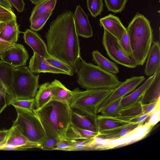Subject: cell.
<instances>
[{
	"label": "cell",
	"mask_w": 160,
	"mask_h": 160,
	"mask_svg": "<svg viewBox=\"0 0 160 160\" xmlns=\"http://www.w3.org/2000/svg\"><path fill=\"white\" fill-rule=\"evenodd\" d=\"M53 11L50 12L42 16L36 20L30 22V29L35 31L41 30L52 15Z\"/></svg>",
	"instance_id": "cell-37"
},
{
	"label": "cell",
	"mask_w": 160,
	"mask_h": 160,
	"mask_svg": "<svg viewBox=\"0 0 160 160\" xmlns=\"http://www.w3.org/2000/svg\"><path fill=\"white\" fill-rule=\"evenodd\" d=\"M17 11L21 12L24 10L25 3L23 0H8Z\"/></svg>",
	"instance_id": "cell-44"
},
{
	"label": "cell",
	"mask_w": 160,
	"mask_h": 160,
	"mask_svg": "<svg viewBox=\"0 0 160 160\" xmlns=\"http://www.w3.org/2000/svg\"><path fill=\"white\" fill-rule=\"evenodd\" d=\"M97 120L98 133L120 128L129 124L112 117L101 115H97Z\"/></svg>",
	"instance_id": "cell-23"
},
{
	"label": "cell",
	"mask_w": 160,
	"mask_h": 160,
	"mask_svg": "<svg viewBox=\"0 0 160 160\" xmlns=\"http://www.w3.org/2000/svg\"><path fill=\"white\" fill-rule=\"evenodd\" d=\"M30 0L32 3L36 5L44 0Z\"/></svg>",
	"instance_id": "cell-49"
},
{
	"label": "cell",
	"mask_w": 160,
	"mask_h": 160,
	"mask_svg": "<svg viewBox=\"0 0 160 160\" xmlns=\"http://www.w3.org/2000/svg\"><path fill=\"white\" fill-rule=\"evenodd\" d=\"M22 33L25 42L32 49L33 52L45 58L51 55L45 42L37 33L29 29Z\"/></svg>",
	"instance_id": "cell-16"
},
{
	"label": "cell",
	"mask_w": 160,
	"mask_h": 160,
	"mask_svg": "<svg viewBox=\"0 0 160 160\" xmlns=\"http://www.w3.org/2000/svg\"><path fill=\"white\" fill-rule=\"evenodd\" d=\"M19 26L16 19L3 22L2 29L0 32V39L6 42L16 43L20 33Z\"/></svg>",
	"instance_id": "cell-22"
},
{
	"label": "cell",
	"mask_w": 160,
	"mask_h": 160,
	"mask_svg": "<svg viewBox=\"0 0 160 160\" xmlns=\"http://www.w3.org/2000/svg\"><path fill=\"white\" fill-rule=\"evenodd\" d=\"M16 19V16L12 9L7 8L0 5V22H5Z\"/></svg>",
	"instance_id": "cell-38"
},
{
	"label": "cell",
	"mask_w": 160,
	"mask_h": 160,
	"mask_svg": "<svg viewBox=\"0 0 160 160\" xmlns=\"http://www.w3.org/2000/svg\"><path fill=\"white\" fill-rule=\"evenodd\" d=\"M59 140L55 137L46 136L40 142V149L44 150H55Z\"/></svg>",
	"instance_id": "cell-36"
},
{
	"label": "cell",
	"mask_w": 160,
	"mask_h": 160,
	"mask_svg": "<svg viewBox=\"0 0 160 160\" xmlns=\"http://www.w3.org/2000/svg\"><path fill=\"white\" fill-rule=\"evenodd\" d=\"M142 104L141 102L129 107L120 109L116 116L133 117L142 114Z\"/></svg>",
	"instance_id": "cell-30"
},
{
	"label": "cell",
	"mask_w": 160,
	"mask_h": 160,
	"mask_svg": "<svg viewBox=\"0 0 160 160\" xmlns=\"http://www.w3.org/2000/svg\"><path fill=\"white\" fill-rule=\"evenodd\" d=\"M10 105L17 107L30 111H33L34 105V99H23L14 98L11 102Z\"/></svg>",
	"instance_id": "cell-34"
},
{
	"label": "cell",
	"mask_w": 160,
	"mask_h": 160,
	"mask_svg": "<svg viewBox=\"0 0 160 160\" xmlns=\"http://www.w3.org/2000/svg\"><path fill=\"white\" fill-rule=\"evenodd\" d=\"M128 0H104L108 11L114 13L121 12L124 9Z\"/></svg>",
	"instance_id": "cell-32"
},
{
	"label": "cell",
	"mask_w": 160,
	"mask_h": 160,
	"mask_svg": "<svg viewBox=\"0 0 160 160\" xmlns=\"http://www.w3.org/2000/svg\"><path fill=\"white\" fill-rule=\"evenodd\" d=\"M92 54L93 61L103 70L115 74L119 72V68L116 63L104 56L98 50L93 51Z\"/></svg>",
	"instance_id": "cell-24"
},
{
	"label": "cell",
	"mask_w": 160,
	"mask_h": 160,
	"mask_svg": "<svg viewBox=\"0 0 160 160\" xmlns=\"http://www.w3.org/2000/svg\"><path fill=\"white\" fill-rule=\"evenodd\" d=\"M126 28L132 58L138 66H142L154 40L150 21L143 15L137 12Z\"/></svg>",
	"instance_id": "cell-3"
},
{
	"label": "cell",
	"mask_w": 160,
	"mask_h": 160,
	"mask_svg": "<svg viewBox=\"0 0 160 160\" xmlns=\"http://www.w3.org/2000/svg\"><path fill=\"white\" fill-rule=\"evenodd\" d=\"M3 23L0 22V32H1L2 29V27H3Z\"/></svg>",
	"instance_id": "cell-50"
},
{
	"label": "cell",
	"mask_w": 160,
	"mask_h": 160,
	"mask_svg": "<svg viewBox=\"0 0 160 160\" xmlns=\"http://www.w3.org/2000/svg\"><path fill=\"white\" fill-rule=\"evenodd\" d=\"M50 82H46L39 86L34 98V105L40 108L52 99V95L50 88Z\"/></svg>",
	"instance_id": "cell-26"
},
{
	"label": "cell",
	"mask_w": 160,
	"mask_h": 160,
	"mask_svg": "<svg viewBox=\"0 0 160 160\" xmlns=\"http://www.w3.org/2000/svg\"><path fill=\"white\" fill-rule=\"evenodd\" d=\"M70 124L78 128L98 133L97 118L72 109L70 114Z\"/></svg>",
	"instance_id": "cell-15"
},
{
	"label": "cell",
	"mask_w": 160,
	"mask_h": 160,
	"mask_svg": "<svg viewBox=\"0 0 160 160\" xmlns=\"http://www.w3.org/2000/svg\"><path fill=\"white\" fill-rule=\"evenodd\" d=\"M99 25L114 36L119 41L126 31L119 18L109 14L99 19Z\"/></svg>",
	"instance_id": "cell-17"
},
{
	"label": "cell",
	"mask_w": 160,
	"mask_h": 160,
	"mask_svg": "<svg viewBox=\"0 0 160 160\" xmlns=\"http://www.w3.org/2000/svg\"><path fill=\"white\" fill-rule=\"evenodd\" d=\"M154 127L146 121L140 124L127 135L119 138L107 139L99 137L95 141L94 150H103L114 149L138 141L146 137Z\"/></svg>",
	"instance_id": "cell-8"
},
{
	"label": "cell",
	"mask_w": 160,
	"mask_h": 160,
	"mask_svg": "<svg viewBox=\"0 0 160 160\" xmlns=\"http://www.w3.org/2000/svg\"><path fill=\"white\" fill-rule=\"evenodd\" d=\"M28 68L33 73L50 72L68 75L67 72L55 67L45 58L34 52L30 60Z\"/></svg>",
	"instance_id": "cell-14"
},
{
	"label": "cell",
	"mask_w": 160,
	"mask_h": 160,
	"mask_svg": "<svg viewBox=\"0 0 160 160\" xmlns=\"http://www.w3.org/2000/svg\"><path fill=\"white\" fill-rule=\"evenodd\" d=\"M147 59L144 72L150 77L160 68V44L158 41L153 42Z\"/></svg>",
	"instance_id": "cell-19"
},
{
	"label": "cell",
	"mask_w": 160,
	"mask_h": 160,
	"mask_svg": "<svg viewBox=\"0 0 160 160\" xmlns=\"http://www.w3.org/2000/svg\"><path fill=\"white\" fill-rule=\"evenodd\" d=\"M0 92L6 98L8 105H10L15 97L12 90L7 89L4 85L0 79Z\"/></svg>",
	"instance_id": "cell-42"
},
{
	"label": "cell",
	"mask_w": 160,
	"mask_h": 160,
	"mask_svg": "<svg viewBox=\"0 0 160 160\" xmlns=\"http://www.w3.org/2000/svg\"><path fill=\"white\" fill-rule=\"evenodd\" d=\"M160 98V68L154 73V77L146 90L141 102L142 104L152 102Z\"/></svg>",
	"instance_id": "cell-21"
},
{
	"label": "cell",
	"mask_w": 160,
	"mask_h": 160,
	"mask_svg": "<svg viewBox=\"0 0 160 160\" xmlns=\"http://www.w3.org/2000/svg\"><path fill=\"white\" fill-rule=\"evenodd\" d=\"M46 59L55 67L67 72L68 75L72 76L75 72L73 69L69 65L51 55Z\"/></svg>",
	"instance_id": "cell-33"
},
{
	"label": "cell",
	"mask_w": 160,
	"mask_h": 160,
	"mask_svg": "<svg viewBox=\"0 0 160 160\" xmlns=\"http://www.w3.org/2000/svg\"><path fill=\"white\" fill-rule=\"evenodd\" d=\"M15 68L6 62L0 61V79L5 87L11 90L13 74Z\"/></svg>",
	"instance_id": "cell-28"
},
{
	"label": "cell",
	"mask_w": 160,
	"mask_h": 160,
	"mask_svg": "<svg viewBox=\"0 0 160 160\" xmlns=\"http://www.w3.org/2000/svg\"><path fill=\"white\" fill-rule=\"evenodd\" d=\"M76 145L75 140H69L65 138L61 139L55 150L72 151Z\"/></svg>",
	"instance_id": "cell-39"
},
{
	"label": "cell",
	"mask_w": 160,
	"mask_h": 160,
	"mask_svg": "<svg viewBox=\"0 0 160 160\" xmlns=\"http://www.w3.org/2000/svg\"><path fill=\"white\" fill-rule=\"evenodd\" d=\"M8 105V103L6 98L0 92V114Z\"/></svg>",
	"instance_id": "cell-47"
},
{
	"label": "cell",
	"mask_w": 160,
	"mask_h": 160,
	"mask_svg": "<svg viewBox=\"0 0 160 160\" xmlns=\"http://www.w3.org/2000/svg\"><path fill=\"white\" fill-rule=\"evenodd\" d=\"M40 144L30 142L22 133L17 126L12 125L9 129L8 136L3 149H40Z\"/></svg>",
	"instance_id": "cell-11"
},
{
	"label": "cell",
	"mask_w": 160,
	"mask_h": 160,
	"mask_svg": "<svg viewBox=\"0 0 160 160\" xmlns=\"http://www.w3.org/2000/svg\"><path fill=\"white\" fill-rule=\"evenodd\" d=\"M72 108L65 102L51 100L33 112L40 120L46 136L65 138L66 131L70 124Z\"/></svg>",
	"instance_id": "cell-2"
},
{
	"label": "cell",
	"mask_w": 160,
	"mask_h": 160,
	"mask_svg": "<svg viewBox=\"0 0 160 160\" xmlns=\"http://www.w3.org/2000/svg\"><path fill=\"white\" fill-rule=\"evenodd\" d=\"M76 72L77 83L86 90L115 89L122 82L116 74L108 72L92 63H88L81 57Z\"/></svg>",
	"instance_id": "cell-4"
},
{
	"label": "cell",
	"mask_w": 160,
	"mask_h": 160,
	"mask_svg": "<svg viewBox=\"0 0 160 160\" xmlns=\"http://www.w3.org/2000/svg\"><path fill=\"white\" fill-rule=\"evenodd\" d=\"M160 106L149 116L147 121L151 125L154 126L160 121Z\"/></svg>",
	"instance_id": "cell-43"
},
{
	"label": "cell",
	"mask_w": 160,
	"mask_h": 160,
	"mask_svg": "<svg viewBox=\"0 0 160 160\" xmlns=\"http://www.w3.org/2000/svg\"><path fill=\"white\" fill-rule=\"evenodd\" d=\"M9 132V130L0 131V149H3Z\"/></svg>",
	"instance_id": "cell-45"
},
{
	"label": "cell",
	"mask_w": 160,
	"mask_h": 160,
	"mask_svg": "<svg viewBox=\"0 0 160 160\" xmlns=\"http://www.w3.org/2000/svg\"><path fill=\"white\" fill-rule=\"evenodd\" d=\"M102 44L107 55L116 63L131 68L138 66L123 50L117 39L105 30L103 32Z\"/></svg>",
	"instance_id": "cell-9"
},
{
	"label": "cell",
	"mask_w": 160,
	"mask_h": 160,
	"mask_svg": "<svg viewBox=\"0 0 160 160\" xmlns=\"http://www.w3.org/2000/svg\"><path fill=\"white\" fill-rule=\"evenodd\" d=\"M114 89H96L82 91L77 88L72 91L71 108L83 114L97 118L102 103Z\"/></svg>",
	"instance_id": "cell-5"
},
{
	"label": "cell",
	"mask_w": 160,
	"mask_h": 160,
	"mask_svg": "<svg viewBox=\"0 0 160 160\" xmlns=\"http://www.w3.org/2000/svg\"><path fill=\"white\" fill-rule=\"evenodd\" d=\"M145 79L143 76H134L122 82L102 103L98 109V113H100L104 108L111 103L132 92L145 80Z\"/></svg>",
	"instance_id": "cell-10"
},
{
	"label": "cell",
	"mask_w": 160,
	"mask_h": 160,
	"mask_svg": "<svg viewBox=\"0 0 160 160\" xmlns=\"http://www.w3.org/2000/svg\"><path fill=\"white\" fill-rule=\"evenodd\" d=\"M88 9L92 17L96 18L103 10V4L102 0H86Z\"/></svg>",
	"instance_id": "cell-31"
},
{
	"label": "cell",
	"mask_w": 160,
	"mask_h": 160,
	"mask_svg": "<svg viewBox=\"0 0 160 160\" xmlns=\"http://www.w3.org/2000/svg\"><path fill=\"white\" fill-rule=\"evenodd\" d=\"M122 98L119 99L104 108L100 112L101 115L110 117L117 116L120 109V106Z\"/></svg>",
	"instance_id": "cell-35"
},
{
	"label": "cell",
	"mask_w": 160,
	"mask_h": 160,
	"mask_svg": "<svg viewBox=\"0 0 160 160\" xmlns=\"http://www.w3.org/2000/svg\"><path fill=\"white\" fill-rule=\"evenodd\" d=\"M77 33L79 36L89 38L93 36V31L88 17L80 5H78L73 13Z\"/></svg>",
	"instance_id": "cell-13"
},
{
	"label": "cell",
	"mask_w": 160,
	"mask_h": 160,
	"mask_svg": "<svg viewBox=\"0 0 160 160\" xmlns=\"http://www.w3.org/2000/svg\"><path fill=\"white\" fill-rule=\"evenodd\" d=\"M160 101L159 98L152 102L142 104V114H152L160 106Z\"/></svg>",
	"instance_id": "cell-41"
},
{
	"label": "cell",
	"mask_w": 160,
	"mask_h": 160,
	"mask_svg": "<svg viewBox=\"0 0 160 160\" xmlns=\"http://www.w3.org/2000/svg\"><path fill=\"white\" fill-rule=\"evenodd\" d=\"M15 43L6 42L0 39V58L2 54L6 50L13 46Z\"/></svg>",
	"instance_id": "cell-46"
},
{
	"label": "cell",
	"mask_w": 160,
	"mask_h": 160,
	"mask_svg": "<svg viewBox=\"0 0 160 160\" xmlns=\"http://www.w3.org/2000/svg\"><path fill=\"white\" fill-rule=\"evenodd\" d=\"M154 73L150 76L138 88L122 98L120 104V109L127 108L141 102L143 95L152 80Z\"/></svg>",
	"instance_id": "cell-18"
},
{
	"label": "cell",
	"mask_w": 160,
	"mask_h": 160,
	"mask_svg": "<svg viewBox=\"0 0 160 160\" xmlns=\"http://www.w3.org/2000/svg\"><path fill=\"white\" fill-rule=\"evenodd\" d=\"M98 133L74 127L71 124L65 133V138L69 140L88 139L98 135Z\"/></svg>",
	"instance_id": "cell-27"
},
{
	"label": "cell",
	"mask_w": 160,
	"mask_h": 160,
	"mask_svg": "<svg viewBox=\"0 0 160 160\" xmlns=\"http://www.w3.org/2000/svg\"><path fill=\"white\" fill-rule=\"evenodd\" d=\"M0 58L2 61L16 68L26 65L29 54L23 45L16 43L5 50Z\"/></svg>",
	"instance_id": "cell-12"
},
{
	"label": "cell",
	"mask_w": 160,
	"mask_h": 160,
	"mask_svg": "<svg viewBox=\"0 0 160 160\" xmlns=\"http://www.w3.org/2000/svg\"><path fill=\"white\" fill-rule=\"evenodd\" d=\"M57 2V0H44L36 5L31 12L29 18L31 22L42 16L53 11Z\"/></svg>",
	"instance_id": "cell-25"
},
{
	"label": "cell",
	"mask_w": 160,
	"mask_h": 160,
	"mask_svg": "<svg viewBox=\"0 0 160 160\" xmlns=\"http://www.w3.org/2000/svg\"><path fill=\"white\" fill-rule=\"evenodd\" d=\"M39 74L35 75L26 66L16 68L11 86L15 98H34L39 86Z\"/></svg>",
	"instance_id": "cell-6"
},
{
	"label": "cell",
	"mask_w": 160,
	"mask_h": 160,
	"mask_svg": "<svg viewBox=\"0 0 160 160\" xmlns=\"http://www.w3.org/2000/svg\"><path fill=\"white\" fill-rule=\"evenodd\" d=\"M45 38L49 53L69 65L76 72L81 57L79 40L75 28L73 13L67 11L58 15L50 23Z\"/></svg>",
	"instance_id": "cell-1"
},
{
	"label": "cell",
	"mask_w": 160,
	"mask_h": 160,
	"mask_svg": "<svg viewBox=\"0 0 160 160\" xmlns=\"http://www.w3.org/2000/svg\"><path fill=\"white\" fill-rule=\"evenodd\" d=\"M15 108L17 116L13 125L17 126L22 133L30 142L40 144L46 135L37 116L33 111L17 107Z\"/></svg>",
	"instance_id": "cell-7"
},
{
	"label": "cell",
	"mask_w": 160,
	"mask_h": 160,
	"mask_svg": "<svg viewBox=\"0 0 160 160\" xmlns=\"http://www.w3.org/2000/svg\"><path fill=\"white\" fill-rule=\"evenodd\" d=\"M141 124H129L120 128L99 133L98 136L107 139L119 138L132 132Z\"/></svg>",
	"instance_id": "cell-29"
},
{
	"label": "cell",
	"mask_w": 160,
	"mask_h": 160,
	"mask_svg": "<svg viewBox=\"0 0 160 160\" xmlns=\"http://www.w3.org/2000/svg\"><path fill=\"white\" fill-rule=\"evenodd\" d=\"M0 5L7 8L12 9V5L8 0H0Z\"/></svg>",
	"instance_id": "cell-48"
},
{
	"label": "cell",
	"mask_w": 160,
	"mask_h": 160,
	"mask_svg": "<svg viewBox=\"0 0 160 160\" xmlns=\"http://www.w3.org/2000/svg\"><path fill=\"white\" fill-rule=\"evenodd\" d=\"M119 42L123 50L132 58L130 45L127 31L125 32Z\"/></svg>",
	"instance_id": "cell-40"
},
{
	"label": "cell",
	"mask_w": 160,
	"mask_h": 160,
	"mask_svg": "<svg viewBox=\"0 0 160 160\" xmlns=\"http://www.w3.org/2000/svg\"><path fill=\"white\" fill-rule=\"evenodd\" d=\"M49 86L52 95V100L65 102L70 105L73 96L72 91L56 79L50 83Z\"/></svg>",
	"instance_id": "cell-20"
}]
</instances>
